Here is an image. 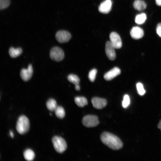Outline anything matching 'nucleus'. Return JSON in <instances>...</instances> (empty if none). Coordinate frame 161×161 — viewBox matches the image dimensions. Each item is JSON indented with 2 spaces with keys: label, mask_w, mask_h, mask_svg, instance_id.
Segmentation results:
<instances>
[{
  "label": "nucleus",
  "mask_w": 161,
  "mask_h": 161,
  "mask_svg": "<svg viewBox=\"0 0 161 161\" xmlns=\"http://www.w3.org/2000/svg\"><path fill=\"white\" fill-rule=\"evenodd\" d=\"M130 34L133 39H138L141 38L144 35L143 30L138 27H133L131 30Z\"/></svg>",
  "instance_id": "nucleus-12"
},
{
  "label": "nucleus",
  "mask_w": 161,
  "mask_h": 161,
  "mask_svg": "<svg viewBox=\"0 0 161 161\" xmlns=\"http://www.w3.org/2000/svg\"><path fill=\"white\" fill-rule=\"evenodd\" d=\"M22 52V50L21 48H16L13 47H10L9 50V53L10 56L12 58H16L20 55Z\"/></svg>",
  "instance_id": "nucleus-15"
},
{
  "label": "nucleus",
  "mask_w": 161,
  "mask_h": 161,
  "mask_svg": "<svg viewBox=\"0 0 161 161\" xmlns=\"http://www.w3.org/2000/svg\"><path fill=\"white\" fill-rule=\"evenodd\" d=\"M52 142L55 150L58 153H63L67 148L65 141L61 137L54 136L52 139Z\"/></svg>",
  "instance_id": "nucleus-3"
},
{
  "label": "nucleus",
  "mask_w": 161,
  "mask_h": 161,
  "mask_svg": "<svg viewBox=\"0 0 161 161\" xmlns=\"http://www.w3.org/2000/svg\"><path fill=\"white\" fill-rule=\"evenodd\" d=\"M110 42L115 49L120 48L122 42L119 35L115 32H112L109 35Z\"/></svg>",
  "instance_id": "nucleus-7"
},
{
  "label": "nucleus",
  "mask_w": 161,
  "mask_h": 161,
  "mask_svg": "<svg viewBox=\"0 0 161 161\" xmlns=\"http://www.w3.org/2000/svg\"><path fill=\"white\" fill-rule=\"evenodd\" d=\"M111 0H106L102 2L98 7L99 11L104 14L108 13L110 12L112 6Z\"/></svg>",
  "instance_id": "nucleus-11"
},
{
  "label": "nucleus",
  "mask_w": 161,
  "mask_h": 161,
  "mask_svg": "<svg viewBox=\"0 0 161 161\" xmlns=\"http://www.w3.org/2000/svg\"><path fill=\"white\" fill-rule=\"evenodd\" d=\"M100 140L103 143L113 150H119L123 146V143L119 137L108 132L102 133Z\"/></svg>",
  "instance_id": "nucleus-1"
},
{
  "label": "nucleus",
  "mask_w": 161,
  "mask_h": 161,
  "mask_svg": "<svg viewBox=\"0 0 161 161\" xmlns=\"http://www.w3.org/2000/svg\"><path fill=\"white\" fill-rule=\"evenodd\" d=\"M33 72L32 66L31 64H30L27 69L23 68L21 70L20 73L21 77L23 80L27 81L31 78Z\"/></svg>",
  "instance_id": "nucleus-8"
},
{
  "label": "nucleus",
  "mask_w": 161,
  "mask_h": 161,
  "mask_svg": "<svg viewBox=\"0 0 161 161\" xmlns=\"http://www.w3.org/2000/svg\"><path fill=\"white\" fill-rule=\"evenodd\" d=\"M71 38V35L70 33L65 30L59 31L55 34L56 40L61 43L68 42Z\"/></svg>",
  "instance_id": "nucleus-6"
},
{
  "label": "nucleus",
  "mask_w": 161,
  "mask_h": 161,
  "mask_svg": "<svg viewBox=\"0 0 161 161\" xmlns=\"http://www.w3.org/2000/svg\"><path fill=\"white\" fill-rule=\"evenodd\" d=\"M93 106L97 109H101L105 107L107 104L106 100L104 98L95 97L91 100Z\"/></svg>",
  "instance_id": "nucleus-10"
},
{
  "label": "nucleus",
  "mask_w": 161,
  "mask_h": 161,
  "mask_svg": "<svg viewBox=\"0 0 161 161\" xmlns=\"http://www.w3.org/2000/svg\"><path fill=\"white\" fill-rule=\"evenodd\" d=\"M55 114L58 118L62 119L65 117V112L64 108L61 106H57L55 111Z\"/></svg>",
  "instance_id": "nucleus-20"
},
{
  "label": "nucleus",
  "mask_w": 161,
  "mask_h": 161,
  "mask_svg": "<svg viewBox=\"0 0 161 161\" xmlns=\"http://www.w3.org/2000/svg\"><path fill=\"white\" fill-rule=\"evenodd\" d=\"M47 109L51 111H55L57 107V103L55 100L50 98L47 101L46 104Z\"/></svg>",
  "instance_id": "nucleus-18"
},
{
  "label": "nucleus",
  "mask_w": 161,
  "mask_h": 161,
  "mask_svg": "<svg viewBox=\"0 0 161 161\" xmlns=\"http://www.w3.org/2000/svg\"><path fill=\"white\" fill-rule=\"evenodd\" d=\"M130 100L129 96L127 95H125L122 101V106L124 108H127L130 104Z\"/></svg>",
  "instance_id": "nucleus-24"
},
{
  "label": "nucleus",
  "mask_w": 161,
  "mask_h": 161,
  "mask_svg": "<svg viewBox=\"0 0 161 161\" xmlns=\"http://www.w3.org/2000/svg\"><path fill=\"white\" fill-rule=\"evenodd\" d=\"M156 4L159 6H161V0H155Z\"/></svg>",
  "instance_id": "nucleus-27"
},
{
  "label": "nucleus",
  "mask_w": 161,
  "mask_h": 161,
  "mask_svg": "<svg viewBox=\"0 0 161 161\" xmlns=\"http://www.w3.org/2000/svg\"><path fill=\"white\" fill-rule=\"evenodd\" d=\"M146 19V16L144 13L138 14L135 17V21L138 24H141L144 23Z\"/></svg>",
  "instance_id": "nucleus-19"
},
{
  "label": "nucleus",
  "mask_w": 161,
  "mask_h": 161,
  "mask_svg": "<svg viewBox=\"0 0 161 161\" xmlns=\"http://www.w3.org/2000/svg\"><path fill=\"white\" fill-rule=\"evenodd\" d=\"M133 6L136 10L142 11L146 8V4L143 0H135L133 3Z\"/></svg>",
  "instance_id": "nucleus-14"
},
{
  "label": "nucleus",
  "mask_w": 161,
  "mask_h": 161,
  "mask_svg": "<svg viewBox=\"0 0 161 161\" xmlns=\"http://www.w3.org/2000/svg\"><path fill=\"white\" fill-rule=\"evenodd\" d=\"M157 128L160 129L161 128V120H160L159 123L158 125Z\"/></svg>",
  "instance_id": "nucleus-30"
},
{
  "label": "nucleus",
  "mask_w": 161,
  "mask_h": 161,
  "mask_svg": "<svg viewBox=\"0 0 161 161\" xmlns=\"http://www.w3.org/2000/svg\"><path fill=\"white\" fill-rule=\"evenodd\" d=\"M10 4V0H0V10H3L7 8Z\"/></svg>",
  "instance_id": "nucleus-23"
},
{
  "label": "nucleus",
  "mask_w": 161,
  "mask_h": 161,
  "mask_svg": "<svg viewBox=\"0 0 161 161\" xmlns=\"http://www.w3.org/2000/svg\"><path fill=\"white\" fill-rule=\"evenodd\" d=\"M64 56L63 51L58 47H54L50 50V57L52 60L59 61L62 60L64 58Z\"/></svg>",
  "instance_id": "nucleus-5"
},
{
  "label": "nucleus",
  "mask_w": 161,
  "mask_h": 161,
  "mask_svg": "<svg viewBox=\"0 0 161 161\" xmlns=\"http://www.w3.org/2000/svg\"><path fill=\"white\" fill-rule=\"evenodd\" d=\"M137 91L139 95H143L145 93V90L143 84L140 83H138L136 85Z\"/></svg>",
  "instance_id": "nucleus-25"
},
{
  "label": "nucleus",
  "mask_w": 161,
  "mask_h": 161,
  "mask_svg": "<svg viewBox=\"0 0 161 161\" xmlns=\"http://www.w3.org/2000/svg\"><path fill=\"white\" fill-rule=\"evenodd\" d=\"M82 123L86 127H92L97 126L99 122L97 116L95 115H89L83 117Z\"/></svg>",
  "instance_id": "nucleus-4"
},
{
  "label": "nucleus",
  "mask_w": 161,
  "mask_h": 161,
  "mask_svg": "<svg viewBox=\"0 0 161 161\" xmlns=\"http://www.w3.org/2000/svg\"><path fill=\"white\" fill-rule=\"evenodd\" d=\"M74 100L76 104L80 107H83L88 104L86 99L83 97H76Z\"/></svg>",
  "instance_id": "nucleus-16"
},
{
  "label": "nucleus",
  "mask_w": 161,
  "mask_h": 161,
  "mask_svg": "<svg viewBox=\"0 0 161 161\" xmlns=\"http://www.w3.org/2000/svg\"><path fill=\"white\" fill-rule=\"evenodd\" d=\"M23 155L25 159L29 161L33 160L35 157L34 152L30 149L26 150L24 152Z\"/></svg>",
  "instance_id": "nucleus-17"
},
{
  "label": "nucleus",
  "mask_w": 161,
  "mask_h": 161,
  "mask_svg": "<svg viewBox=\"0 0 161 161\" xmlns=\"http://www.w3.org/2000/svg\"><path fill=\"white\" fill-rule=\"evenodd\" d=\"M16 129L20 134H23L27 132L30 129V122L28 118L24 115L20 116L17 120Z\"/></svg>",
  "instance_id": "nucleus-2"
},
{
  "label": "nucleus",
  "mask_w": 161,
  "mask_h": 161,
  "mask_svg": "<svg viewBox=\"0 0 161 161\" xmlns=\"http://www.w3.org/2000/svg\"><path fill=\"white\" fill-rule=\"evenodd\" d=\"M10 137L12 138H13L14 137V134L13 133V132L12 131H10Z\"/></svg>",
  "instance_id": "nucleus-29"
},
{
  "label": "nucleus",
  "mask_w": 161,
  "mask_h": 161,
  "mask_svg": "<svg viewBox=\"0 0 161 161\" xmlns=\"http://www.w3.org/2000/svg\"><path fill=\"white\" fill-rule=\"evenodd\" d=\"M160 130H161V129H160Z\"/></svg>",
  "instance_id": "nucleus-31"
},
{
  "label": "nucleus",
  "mask_w": 161,
  "mask_h": 161,
  "mask_svg": "<svg viewBox=\"0 0 161 161\" xmlns=\"http://www.w3.org/2000/svg\"><path fill=\"white\" fill-rule=\"evenodd\" d=\"M156 31L157 34L161 37V23L158 24L156 27Z\"/></svg>",
  "instance_id": "nucleus-26"
},
{
  "label": "nucleus",
  "mask_w": 161,
  "mask_h": 161,
  "mask_svg": "<svg viewBox=\"0 0 161 161\" xmlns=\"http://www.w3.org/2000/svg\"><path fill=\"white\" fill-rule=\"evenodd\" d=\"M75 85V90L77 91H78L80 90V87L79 86V84H76Z\"/></svg>",
  "instance_id": "nucleus-28"
},
{
  "label": "nucleus",
  "mask_w": 161,
  "mask_h": 161,
  "mask_svg": "<svg viewBox=\"0 0 161 161\" xmlns=\"http://www.w3.org/2000/svg\"><path fill=\"white\" fill-rule=\"evenodd\" d=\"M97 72V70L95 69H93L89 71L88 77L91 81L93 82L94 81Z\"/></svg>",
  "instance_id": "nucleus-22"
},
{
  "label": "nucleus",
  "mask_w": 161,
  "mask_h": 161,
  "mask_svg": "<svg viewBox=\"0 0 161 161\" xmlns=\"http://www.w3.org/2000/svg\"><path fill=\"white\" fill-rule=\"evenodd\" d=\"M115 49L110 41H107L106 44L105 50L108 58L111 60H114L116 56Z\"/></svg>",
  "instance_id": "nucleus-9"
},
{
  "label": "nucleus",
  "mask_w": 161,
  "mask_h": 161,
  "mask_svg": "<svg viewBox=\"0 0 161 161\" xmlns=\"http://www.w3.org/2000/svg\"><path fill=\"white\" fill-rule=\"evenodd\" d=\"M120 70L117 67H115L106 72L104 75V78L106 80H110L119 75Z\"/></svg>",
  "instance_id": "nucleus-13"
},
{
  "label": "nucleus",
  "mask_w": 161,
  "mask_h": 161,
  "mask_svg": "<svg viewBox=\"0 0 161 161\" xmlns=\"http://www.w3.org/2000/svg\"><path fill=\"white\" fill-rule=\"evenodd\" d=\"M67 79L69 82L75 85L79 84L80 82V79L78 77L73 74L69 75L67 77Z\"/></svg>",
  "instance_id": "nucleus-21"
}]
</instances>
